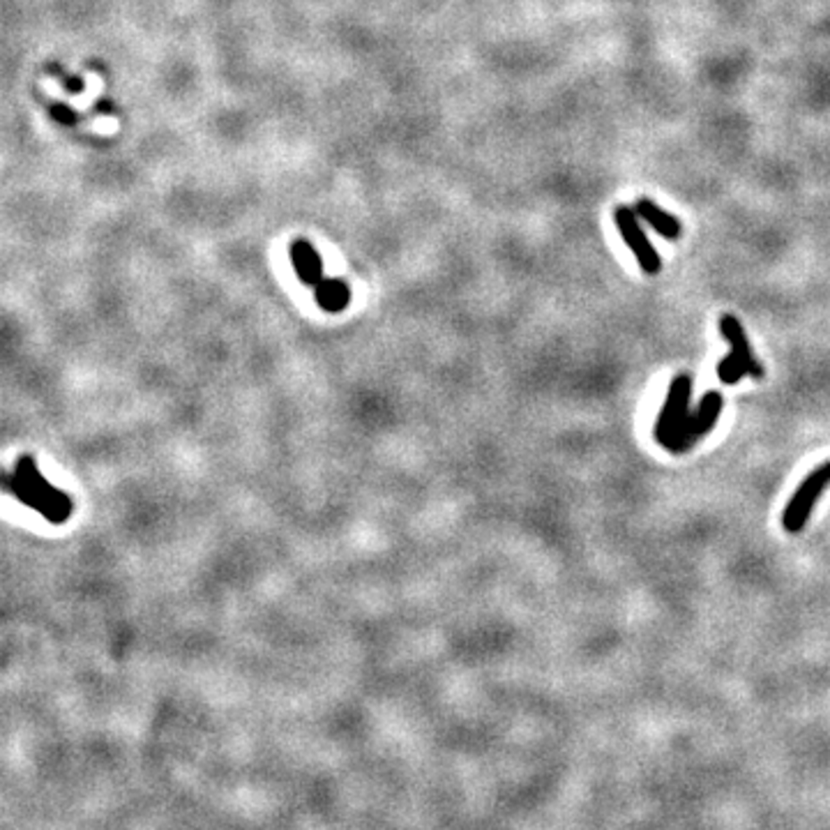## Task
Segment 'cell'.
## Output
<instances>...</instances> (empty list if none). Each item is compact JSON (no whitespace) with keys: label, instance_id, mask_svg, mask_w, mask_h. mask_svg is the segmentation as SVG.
<instances>
[{"label":"cell","instance_id":"1","mask_svg":"<svg viewBox=\"0 0 830 830\" xmlns=\"http://www.w3.org/2000/svg\"><path fill=\"white\" fill-rule=\"evenodd\" d=\"M12 489L21 498L26 505L39 510L42 514L51 519V521H65L70 514L72 503L65 494L55 492L49 482L39 476V470L35 469L33 459L21 457L17 462V476L10 480Z\"/></svg>","mask_w":830,"mask_h":830},{"label":"cell","instance_id":"2","mask_svg":"<svg viewBox=\"0 0 830 830\" xmlns=\"http://www.w3.org/2000/svg\"><path fill=\"white\" fill-rule=\"evenodd\" d=\"M720 333L722 337L732 344V353L726 355L724 360L717 362V377H720V381L726 383V385H733V383H738L745 377H764V369H761V365L752 355L750 342L748 337H745L743 323L738 321L733 314H724V317L720 318Z\"/></svg>","mask_w":830,"mask_h":830},{"label":"cell","instance_id":"3","mask_svg":"<svg viewBox=\"0 0 830 830\" xmlns=\"http://www.w3.org/2000/svg\"><path fill=\"white\" fill-rule=\"evenodd\" d=\"M830 485V459L824 462L817 470H812L808 478L803 480V485L798 487L793 496L789 498L787 508H784V514H782V526L787 533H798V530H803L805 524H808L809 514H812V508L819 501L821 492H824L826 487Z\"/></svg>","mask_w":830,"mask_h":830},{"label":"cell","instance_id":"4","mask_svg":"<svg viewBox=\"0 0 830 830\" xmlns=\"http://www.w3.org/2000/svg\"><path fill=\"white\" fill-rule=\"evenodd\" d=\"M722 411V394L720 393H706L704 399H701V404L692 411V413L685 418L683 427L678 429L676 436L669 441L666 450L669 453H685L694 445V441H699L704 438L706 434L713 429L716 420L720 418Z\"/></svg>","mask_w":830,"mask_h":830},{"label":"cell","instance_id":"5","mask_svg":"<svg viewBox=\"0 0 830 830\" xmlns=\"http://www.w3.org/2000/svg\"><path fill=\"white\" fill-rule=\"evenodd\" d=\"M690 393H692V381H690V377L673 378L669 394H666L665 399V406H662L656 422V438L665 448L669 445V441L676 436L678 429L683 427L685 418L690 415Z\"/></svg>","mask_w":830,"mask_h":830},{"label":"cell","instance_id":"6","mask_svg":"<svg viewBox=\"0 0 830 830\" xmlns=\"http://www.w3.org/2000/svg\"><path fill=\"white\" fill-rule=\"evenodd\" d=\"M614 219H616V226H618V231H621L625 245L634 251V257H637V261H639L641 270H644L646 275L660 273L662 258L656 251V247L650 245V241L646 238L644 229H641V224H639V215H637V210H630L628 206H618L616 213H614Z\"/></svg>","mask_w":830,"mask_h":830},{"label":"cell","instance_id":"7","mask_svg":"<svg viewBox=\"0 0 830 830\" xmlns=\"http://www.w3.org/2000/svg\"><path fill=\"white\" fill-rule=\"evenodd\" d=\"M291 258H293V266L295 270H298V275H301L302 282L309 284L311 289H317L323 282L321 258H318L317 250L307 241H295L293 245H291Z\"/></svg>","mask_w":830,"mask_h":830},{"label":"cell","instance_id":"8","mask_svg":"<svg viewBox=\"0 0 830 830\" xmlns=\"http://www.w3.org/2000/svg\"><path fill=\"white\" fill-rule=\"evenodd\" d=\"M634 210H637L639 219L648 222V224L653 226V229H656L657 233L665 235V238H669V241H676V238H681V233H683V226H681V222H678V219L673 217V215L665 213V210H662L660 206H656V203L650 201V199H639Z\"/></svg>","mask_w":830,"mask_h":830},{"label":"cell","instance_id":"9","mask_svg":"<svg viewBox=\"0 0 830 830\" xmlns=\"http://www.w3.org/2000/svg\"><path fill=\"white\" fill-rule=\"evenodd\" d=\"M314 291H317V302L326 311L344 309L351 301L349 286L344 282H339V279H323Z\"/></svg>","mask_w":830,"mask_h":830}]
</instances>
